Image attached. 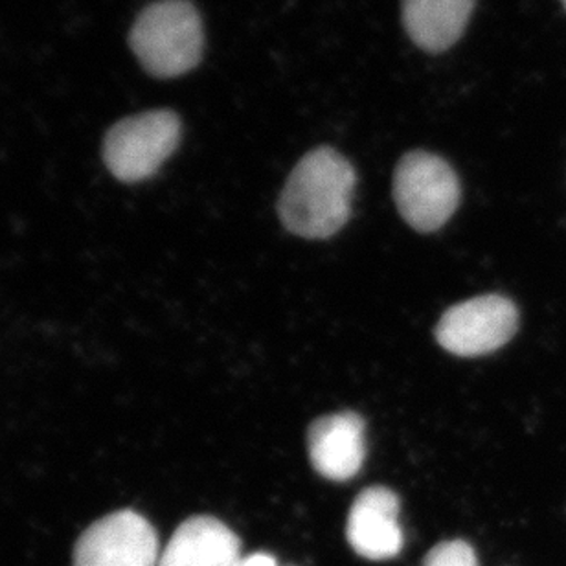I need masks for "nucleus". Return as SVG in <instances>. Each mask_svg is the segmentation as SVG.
Masks as SVG:
<instances>
[{
  "instance_id": "obj_1",
  "label": "nucleus",
  "mask_w": 566,
  "mask_h": 566,
  "mask_svg": "<svg viewBox=\"0 0 566 566\" xmlns=\"http://www.w3.org/2000/svg\"><path fill=\"white\" fill-rule=\"evenodd\" d=\"M354 166L332 147L307 153L289 175L279 201L283 227L307 240H324L348 223Z\"/></svg>"
},
{
  "instance_id": "obj_2",
  "label": "nucleus",
  "mask_w": 566,
  "mask_h": 566,
  "mask_svg": "<svg viewBox=\"0 0 566 566\" xmlns=\"http://www.w3.org/2000/svg\"><path fill=\"white\" fill-rule=\"evenodd\" d=\"M129 44L151 76H182L202 57L201 15L188 0H158L138 15Z\"/></svg>"
},
{
  "instance_id": "obj_3",
  "label": "nucleus",
  "mask_w": 566,
  "mask_h": 566,
  "mask_svg": "<svg viewBox=\"0 0 566 566\" xmlns=\"http://www.w3.org/2000/svg\"><path fill=\"white\" fill-rule=\"evenodd\" d=\"M394 201L418 232H434L460 205V182L451 166L432 153L410 151L394 174Z\"/></svg>"
},
{
  "instance_id": "obj_4",
  "label": "nucleus",
  "mask_w": 566,
  "mask_h": 566,
  "mask_svg": "<svg viewBox=\"0 0 566 566\" xmlns=\"http://www.w3.org/2000/svg\"><path fill=\"white\" fill-rule=\"evenodd\" d=\"M180 142L179 116L151 111L111 127L104 140V163L122 182H140L163 168Z\"/></svg>"
},
{
  "instance_id": "obj_5",
  "label": "nucleus",
  "mask_w": 566,
  "mask_h": 566,
  "mask_svg": "<svg viewBox=\"0 0 566 566\" xmlns=\"http://www.w3.org/2000/svg\"><path fill=\"white\" fill-rule=\"evenodd\" d=\"M517 327L518 311L512 300L485 294L447 310L436 326V340L451 354L476 357L510 343Z\"/></svg>"
},
{
  "instance_id": "obj_6",
  "label": "nucleus",
  "mask_w": 566,
  "mask_h": 566,
  "mask_svg": "<svg viewBox=\"0 0 566 566\" xmlns=\"http://www.w3.org/2000/svg\"><path fill=\"white\" fill-rule=\"evenodd\" d=\"M157 530L140 513L120 510L91 524L74 546L72 566H158Z\"/></svg>"
},
{
  "instance_id": "obj_7",
  "label": "nucleus",
  "mask_w": 566,
  "mask_h": 566,
  "mask_svg": "<svg viewBox=\"0 0 566 566\" xmlns=\"http://www.w3.org/2000/svg\"><path fill=\"white\" fill-rule=\"evenodd\" d=\"M346 537L355 554L368 562H388L403 548L399 499L387 488H368L349 510Z\"/></svg>"
},
{
  "instance_id": "obj_8",
  "label": "nucleus",
  "mask_w": 566,
  "mask_h": 566,
  "mask_svg": "<svg viewBox=\"0 0 566 566\" xmlns=\"http://www.w3.org/2000/svg\"><path fill=\"white\" fill-rule=\"evenodd\" d=\"M307 443L316 473L335 482L354 479L365 463V421L354 412L324 416L311 424Z\"/></svg>"
},
{
  "instance_id": "obj_9",
  "label": "nucleus",
  "mask_w": 566,
  "mask_h": 566,
  "mask_svg": "<svg viewBox=\"0 0 566 566\" xmlns=\"http://www.w3.org/2000/svg\"><path fill=\"white\" fill-rule=\"evenodd\" d=\"M238 535L219 518L197 515L180 524L158 566H240Z\"/></svg>"
},
{
  "instance_id": "obj_10",
  "label": "nucleus",
  "mask_w": 566,
  "mask_h": 566,
  "mask_svg": "<svg viewBox=\"0 0 566 566\" xmlns=\"http://www.w3.org/2000/svg\"><path fill=\"white\" fill-rule=\"evenodd\" d=\"M474 0H403L405 30L421 50L438 54L465 32Z\"/></svg>"
},
{
  "instance_id": "obj_11",
  "label": "nucleus",
  "mask_w": 566,
  "mask_h": 566,
  "mask_svg": "<svg viewBox=\"0 0 566 566\" xmlns=\"http://www.w3.org/2000/svg\"><path fill=\"white\" fill-rule=\"evenodd\" d=\"M423 566H479V559L465 541H446L427 554Z\"/></svg>"
},
{
  "instance_id": "obj_12",
  "label": "nucleus",
  "mask_w": 566,
  "mask_h": 566,
  "mask_svg": "<svg viewBox=\"0 0 566 566\" xmlns=\"http://www.w3.org/2000/svg\"><path fill=\"white\" fill-rule=\"evenodd\" d=\"M240 566H279V563L269 554H252V556L243 557Z\"/></svg>"
},
{
  "instance_id": "obj_13",
  "label": "nucleus",
  "mask_w": 566,
  "mask_h": 566,
  "mask_svg": "<svg viewBox=\"0 0 566 566\" xmlns=\"http://www.w3.org/2000/svg\"><path fill=\"white\" fill-rule=\"evenodd\" d=\"M563 4H565V8H566V0H563Z\"/></svg>"
}]
</instances>
